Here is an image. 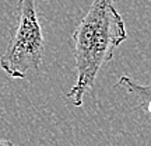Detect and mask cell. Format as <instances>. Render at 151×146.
<instances>
[{
	"label": "cell",
	"mask_w": 151,
	"mask_h": 146,
	"mask_svg": "<svg viewBox=\"0 0 151 146\" xmlns=\"http://www.w3.org/2000/svg\"><path fill=\"white\" fill-rule=\"evenodd\" d=\"M126 38V25L115 7V0H94L73 31L77 80L67 93L73 105H83L84 96L92 90L98 72L112 59Z\"/></svg>",
	"instance_id": "6da1fadb"
},
{
	"label": "cell",
	"mask_w": 151,
	"mask_h": 146,
	"mask_svg": "<svg viewBox=\"0 0 151 146\" xmlns=\"http://www.w3.org/2000/svg\"><path fill=\"white\" fill-rule=\"evenodd\" d=\"M45 44L35 0H18V23L9 46L0 58V68L13 77L24 79L42 63Z\"/></svg>",
	"instance_id": "7a4b0ae2"
},
{
	"label": "cell",
	"mask_w": 151,
	"mask_h": 146,
	"mask_svg": "<svg viewBox=\"0 0 151 146\" xmlns=\"http://www.w3.org/2000/svg\"><path fill=\"white\" fill-rule=\"evenodd\" d=\"M118 87H122L124 89L126 92L132 94L134 100L139 103L140 108H143L146 111L147 114H150V104H151V100H150V93H151V87L148 84H139L136 83L132 77L129 76H120L119 79Z\"/></svg>",
	"instance_id": "3957f363"
},
{
	"label": "cell",
	"mask_w": 151,
	"mask_h": 146,
	"mask_svg": "<svg viewBox=\"0 0 151 146\" xmlns=\"http://www.w3.org/2000/svg\"><path fill=\"white\" fill-rule=\"evenodd\" d=\"M0 146H16L13 142H10V141H7V139H1L0 138Z\"/></svg>",
	"instance_id": "277c9868"
}]
</instances>
